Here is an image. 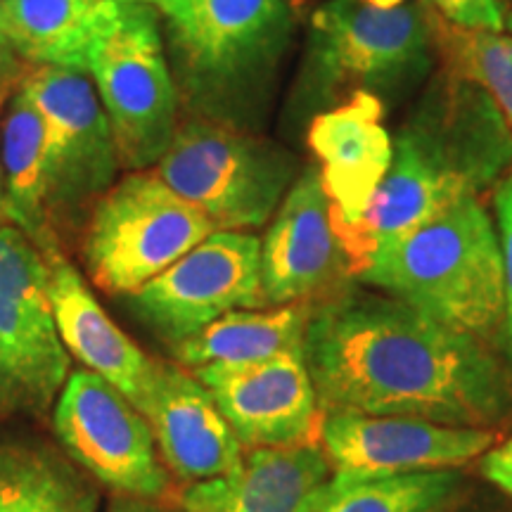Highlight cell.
<instances>
[{
    "label": "cell",
    "mask_w": 512,
    "mask_h": 512,
    "mask_svg": "<svg viewBox=\"0 0 512 512\" xmlns=\"http://www.w3.org/2000/svg\"><path fill=\"white\" fill-rule=\"evenodd\" d=\"M441 19L460 29L477 31H503L505 0H427Z\"/></svg>",
    "instance_id": "obj_26"
},
{
    "label": "cell",
    "mask_w": 512,
    "mask_h": 512,
    "mask_svg": "<svg viewBox=\"0 0 512 512\" xmlns=\"http://www.w3.org/2000/svg\"><path fill=\"white\" fill-rule=\"evenodd\" d=\"M304 361L323 413L489 430L512 415V377L482 339L389 294L344 292L313 306Z\"/></svg>",
    "instance_id": "obj_1"
},
{
    "label": "cell",
    "mask_w": 512,
    "mask_h": 512,
    "mask_svg": "<svg viewBox=\"0 0 512 512\" xmlns=\"http://www.w3.org/2000/svg\"><path fill=\"white\" fill-rule=\"evenodd\" d=\"M465 479L458 470L354 477L332 472L306 498L302 512H448L456 508Z\"/></svg>",
    "instance_id": "obj_22"
},
{
    "label": "cell",
    "mask_w": 512,
    "mask_h": 512,
    "mask_svg": "<svg viewBox=\"0 0 512 512\" xmlns=\"http://www.w3.org/2000/svg\"><path fill=\"white\" fill-rule=\"evenodd\" d=\"M53 425L74 463L121 496L155 501L169 489L150 422L105 377L72 370L57 396Z\"/></svg>",
    "instance_id": "obj_10"
},
{
    "label": "cell",
    "mask_w": 512,
    "mask_h": 512,
    "mask_svg": "<svg viewBox=\"0 0 512 512\" xmlns=\"http://www.w3.org/2000/svg\"><path fill=\"white\" fill-rule=\"evenodd\" d=\"M505 24H508V27H510V31H512V10L508 12V17H505Z\"/></svg>",
    "instance_id": "obj_32"
},
{
    "label": "cell",
    "mask_w": 512,
    "mask_h": 512,
    "mask_svg": "<svg viewBox=\"0 0 512 512\" xmlns=\"http://www.w3.org/2000/svg\"><path fill=\"white\" fill-rule=\"evenodd\" d=\"M83 72L110 119L121 166L152 169L174 143L181 100L157 12L145 3L105 0Z\"/></svg>",
    "instance_id": "obj_5"
},
{
    "label": "cell",
    "mask_w": 512,
    "mask_h": 512,
    "mask_svg": "<svg viewBox=\"0 0 512 512\" xmlns=\"http://www.w3.org/2000/svg\"><path fill=\"white\" fill-rule=\"evenodd\" d=\"M0 219H5V178H3V162H0Z\"/></svg>",
    "instance_id": "obj_30"
},
{
    "label": "cell",
    "mask_w": 512,
    "mask_h": 512,
    "mask_svg": "<svg viewBox=\"0 0 512 512\" xmlns=\"http://www.w3.org/2000/svg\"><path fill=\"white\" fill-rule=\"evenodd\" d=\"M105 0H3L0 38L31 67H86Z\"/></svg>",
    "instance_id": "obj_21"
},
{
    "label": "cell",
    "mask_w": 512,
    "mask_h": 512,
    "mask_svg": "<svg viewBox=\"0 0 512 512\" xmlns=\"http://www.w3.org/2000/svg\"><path fill=\"white\" fill-rule=\"evenodd\" d=\"M143 415L155 434L162 463L181 482L223 477L245 458V448L209 389L176 363L157 361Z\"/></svg>",
    "instance_id": "obj_15"
},
{
    "label": "cell",
    "mask_w": 512,
    "mask_h": 512,
    "mask_svg": "<svg viewBox=\"0 0 512 512\" xmlns=\"http://www.w3.org/2000/svg\"><path fill=\"white\" fill-rule=\"evenodd\" d=\"M5 43V41H0ZM19 64H8L5 57H0V112H3V105L8 102V98H12V93L17 91L19 83H22L24 74H19Z\"/></svg>",
    "instance_id": "obj_28"
},
{
    "label": "cell",
    "mask_w": 512,
    "mask_h": 512,
    "mask_svg": "<svg viewBox=\"0 0 512 512\" xmlns=\"http://www.w3.org/2000/svg\"><path fill=\"white\" fill-rule=\"evenodd\" d=\"M496 441L489 427H458L408 415L323 413L320 444L332 472L392 477L458 470L482 458Z\"/></svg>",
    "instance_id": "obj_13"
},
{
    "label": "cell",
    "mask_w": 512,
    "mask_h": 512,
    "mask_svg": "<svg viewBox=\"0 0 512 512\" xmlns=\"http://www.w3.org/2000/svg\"><path fill=\"white\" fill-rule=\"evenodd\" d=\"M43 119L50 226L79 216L117 183L121 159L110 119L83 69L31 67L22 79Z\"/></svg>",
    "instance_id": "obj_8"
},
{
    "label": "cell",
    "mask_w": 512,
    "mask_h": 512,
    "mask_svg": "<svg viewBox=\"0 0 512 512\" xmlns=\"http://www.w3.org/2000/svg\"><path fill=\"white\" fill-rule=\"evenodd\" d=\"M358 278L477 339L503 325L501 238L479 195L460 197L370 256Z\"/></svg>",
    "instance_id": "obj_3"
},
{
    "label": "cell",
    "mask_w": 512,
    "mask_h": 512,
    "mask_svg": "<svg viewBox=\"0 0 512 512\" xmlns=\"http://www.w3.org/2000/svg\"><path fill=\"white\" fill-rule=\"evenodd\" d=\"M214 230V223L155 171H128L93 204L83 261L100 290L133 294Z\"/></svg>",
    "instance_id": "obj_7"
},
{
    "label": "cell",
    "mask_w": 512,
    "mask_h": 512,
    "mask_svg": "<svg viewBox=\"0 0 512 512\" xmlns=\"http://www.w3.org/2000/svg\"><path fill=\"white\" fill-rule=\"evenodd\" d=\"M496 228L501 238L503 254V342L512 361V174H508L496 188L494 195Z\"/></svg>",
    "instance_id": "obj_25"
},
{
    "label": "cell",
    "mask_w": 512,
    "mask_h": 512,
    "mask_svg": "<svg viewBox=\"0 0 512 512\" xmlns=\"http://www.w3.org/2000/svg\"><path fill=\"white\" fill-rule=\"evenodd\" d=\"M313 304L266 306L230 311L174 347L185 368L245 366L304 351L306 325Z\"/></svg>",
    "instance_id": "obj_20"
},
{
    "label": "cell",
    "mask_w": 512,
    "mask_h": 512,
    "mask_svg": "<svg viewBox=\"0 0 512 512\" xmlns=\"http://www.w3.org/2000/svg\"><path fill=\"white\" fill-rule=\"evenodd\" d=\"M482 475L512 498V437L501 446L489 448L479 463Z\"/></svg>",
    "instance_id": "obj_27"
},
{
    "label": "cell",
    "mask_w": 512,
    "mask_h": 512,
    "mask_svg": "<svg viewBox=\"0 0 512 512\" xmlns=\"http://www.w3.org/2000/svg\"><path fill=\"white\" fill-rule=\"evenodd\" d=\"M0 12H3V0H0ZM0 41H3V38H0Z\"/></svg>",
    "instance_id": "obj_33"
},
{
    "label": "cell",
    "mask_w": 512,
    "mask_h": 512,
    "mask_svg": "<svg viewBox=\"0 0 512 512\" xmlns=\"http://www.w3.org/2000/svg\"><path fill=\"white\" fill-rule=\"evenodd\" d=\"M309 147L342 235L361 219L392 164L394 143L384 126L382 100L373 93H354L313 117Z\"/></svg>",
    "instance_id": "obj_16"
},
{
    "label": "cell",
    "mask_w": 512,
    "mask_h": 512,
    "mask_svg": "<svg viewBox=\"0 0 512 512\" xmlns=\"http://www.w3.org/2000/svg\"><path fill=\"white\" fill-rule=\"evenodd\" d=\"M432 15L411 0H328L313 12L302 76L306 100L408 93L434 60Z\"/></svg>",
    "instance_id": "obj_4"
},
{
    "label": "cell",
    "mask_w": 512,
    "mask_h": 512,
    "mask_svg": "<svg viewBox=\"0 0 512 512\" xmlns=\"http://www.w3.org/2000/svg\"><path fill=\"white\" fill-rule=\"evenodd\" d=\"M48 285L41 249L0 226V406L12 411H46L72 373Z\"/></svg>",
    "instance_id": "obj_9"
},
{
    "label": "cell",
    "mask_w": 512,
    "mask_h": 512,
    "mask_svg": "<svg viewBox=\"0 0 512 512\" xmlns=\"http://www.w3.org/2000/svg\"><path fill=\"white\" fill-rule=\"evenodd\" d=\"M119 3H145V5H157L159 0H119Z\"/></svg>",
    "instance_id": "obj_31"
},
{
    "label": "cell",
    "mask_w": 512,
    "mask_h": 512,
    "mask_svg": "<svg viewBox=\"0 0 512 512\" xmlns=\"http://www.w3.org/2000/svg\"><path fill=\"white\" fill-rule=\"evenodd\" d=\"M107 512H164L159 505L145 501V498H133V496H119L117 501L110 505Z\"/></svg>",
    "instance_id": "obj_29"
},
{
    "label": "cell",
    "mask_w": 512,
    "mask_h": 512,
    "mask_svg": "<svg viewBox=\"0 0 512 512\" xmlns=\"http://www.w3.org/2000/svg\"><path fill=\"white\" fill-rule=\"evenodd\" d=\"M330 475L332 465L318 444L254 448L228 475L188 486L181 512H302Z\"/></svg>",
    "instance_id": "obj_18"
},
{
    "label": "cell",
    "mask_w": 512,
    "mask_h": 512,
    "mask_svg": "<svg viewBox=\"0 0 512 512\" xmlns=\"http://www.w3.org/2000/svg\"><path fill=\"white\" fill-rule=\"evenodd\" d=\"M448 512H456V508H451V510H448Z\"/></svg>",
    "instance_id": "obj_34"
},
{
    "label": "cell",
    "mask_w": 512,
    "mask_h": 512,
    "mask_svg": "<svg viewBox=\"0 0 512 512\" xmlns=\"http://www.w3.org/2000/svg\"><path fill=\"white\" fill-rule=\"evenodd\" d=\"M0 162L5 178V219L43 254L60 249L48 216L43 119L22 83L12 93L0 121Z\"/></svg>",
    "instance_id": "obj_19"
},
{
    "label": "cell",
    "mask_w": 512,
    "mask_h": 512,
    "mask_svg": "<svg viewBox=\"0 0 512 512\" xmlns=\"http://www.w3.org/2000/svg\"><path fill=\"white\" fill-rule=\"evenodd\" d=\"M95 486L46 446H0V512H98Z\"/></svg>",
    "instance_id": "obj_23"
},
{
    "label": "cell",
    "mask_w": 512,
    "mask_h": 512,
    "mask_svg": "<svg viewBox=\"0 0 512 512\" xmlns=\"http://www.w3.org/2000/svg\"><path fill=\"white\" fill-rule=\"evenodd\" d=\"M131 304L174 347L230 311L264 309L261 240L245 230H214L133 292Z\"/></svg>",
    "instance_id": "obj_11"
},
{
    "label": "cell",
    "mask_w": 512,
    "mask_h": 512,
    "mask_svg": "<svg viewBox=\"0 0 512 512\" xmlns=\"http://www.w3.org/2000/svg\"><path fill=\"white\" fill-rule=\"evenodd\" d=\"M178 98L195 117L245 126L259 114L294 34L290 0H159Z\"/></svg>",
    "instance_id": "obj_2"
},
{
    "label": "cell",
    "mask_w": 512,
    "mask_h": 512,
    "mask_svg": "<svg viewBox=\"0 0 512 512\" xmlns=\"http://www.w3.org/2000/svg\"><path fill=\"white\" fill-rule=\"evenodd\" d=\"M432 27L448 72L484 88L512 131V36L460 29L444 19H432Z\"/></svg>",
    "instance_id": "obj_24"
},
{
    "label": "cell",
    "mask_w": 512,
    "mask_h": 512,
    "mask_svg": "<svg viewBox=\"0 0 512 512\" xmlns=\"http://www.w3.org/2000/svg\"><path fill=\"white\" fill-rule=\"evenodd\" d=\"M50 266V304L64 349L83 368L105 377L140 413L145 411L157 361L107 316L60 249L43 254Z\"/></svg>",
    "instance_id": "obj_17"
},
{
    "label": "cell",
    "mask_w": 512,
    "mask_h": 512,
    "mask_svg": "<svg viewBox=\"0 0 512 512\" xmlns=\"http://www.w3.org/2000/svg\"><path fill=\"white\" fill-rule=\"evenodd\" d=\"M195 377L214 396L245 451L320 441L323 411L304 351L245 366H202Z\"/></svg>",
    "instance_id": "obj_14"
},
{
    "label": "cell",
    "mask_w": 512,
    "mask_h": 512,
    "mask_svg": "<svg viewBox=\"0 0 512 512\" xmlns=\"http://www.w3.org/2000/svg\"><path fill=\"white\" fill-rule=\"evenodd\" d=\"M351 275L354 264L332 219L323 176L318 166H309L287 190L261 240L264 304H313Z\"/></svg>",
    "instance_id": "obj_12"
},
{
    "label": "cell",
    "mask_w": 512,
    "mask_h": 512,
    "mask_svg": "<svg viewBox=\"0 0 512 512\" xmlns=\"http://www.w3.org/2000/svg\"><path fill=\"white\" fill-rule=\"evenodd\" d=\"M152 171L216 230H245L271 221L297 181V159L245 128L192 117Z\"/></svg>",
    "instance_id": "obj_6"
}]
</instances>
